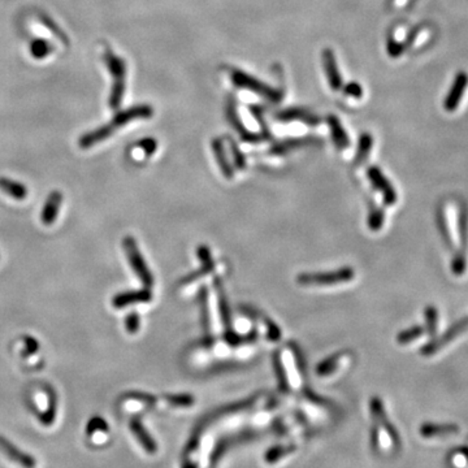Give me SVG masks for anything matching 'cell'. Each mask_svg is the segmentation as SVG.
<instances>
[{
    "mask_svg": "<svg viewBox=\"0 0 468 468\" xmlns=\"http://www.w3.org/2000/svg\"><path fill=\"white\" fill-rule=\"evenodd\" d=\"M467 268V262H466V256L463 252H456L453 258L452 262V271L456 276H462L466 272Z\"/></svg>",
    "mask_w": 468,
    "mask_h": 468,
    "instance_id": "obj_34",
    "label": "cell"
},
{
    "mask_svg": "<svg viewBox=\"0 0 468 468\" xmlns=\"http://www.w3.org/2000/svg\"><path fill=\"white\" fill-rule=\"evenodd\" d=\"M104 61L109 68L111 76L113 77V82H124L126 76V64L125 61L112 54L111 51L104 52Z\"/></svg>",
    "mask_w": 468,
    "mask_h": 468,
    "instance_id": "obj_19",
    "label": "cell"
},
{
    "mask_svg": "<svg viewBox=\"0 0 468 468\" xmlns=\"http://www.w3.org/2000/svg\"><path fill=\"white\" fill-rule=\"evenodd\" d=\"M197 256L201 259L202 265H212L214 263V259L211 256V252H210V249L207 246H203V245L199 246L197 249Z\"/></svg>",
    "mask_w": 468,
    "mask_h": 468,
    "instance_id": "obj_45",
    "label": "cell"
},
{
    "mask_svg": "<svg viewBox=\"0 0 468 468\" xmlns=\"http://www.w3.org/2000/svg\"><path fill=\"white\" fill-rule=\"evenodd\" d=\"M405 46L402 43H399L394 38H389L388 39V52L392 58H399L403 54Z\"/></svg>",
    "mask_w": 468,
    "mask_h": 468,
    "instance_id": "obj_40",
    "label": "cell"
},
{
    "mask_svg": "<svg viewBox=\"0 0 468 468\" xmlns=\"http://www.w3.org/2000/svg\"><path fill=\"white\" fill-rule=\"evenodd\" d=\"M198 302H199V309H201V323L202 329L205 333V342L211 345L214 342L211 337V315H210V306H208V291L205 287L201 288V291L198 294Z\"/></svg>",
    "mask_w": 468,
    "mask_h": 468,
    "instance_id": "obj_15",
    "label": "cell"
},
{
    "mask_svg": "<svg viewBox=\"0 0 468 468\" xmlns=\"http://www.w3.org/2000/svg\"><path fill=\"white\" fill-rule=\"evenodd\" d=\"M214 267H215V263H212V265H202V267H201L198 271H195V272H192L190 275H188V276L185 277V278L182 280V284H190L192 281H195L197 278H199V277L210 274V272L214 269Z\"/></svg>",
    "mask_w": 468,
    "mask_h": 468,
    "instance_id": "obj_36",
    "label": "cell"
},
{
    "mask_svg": "<svg viewBox=\"0 0 468 468\" xmlns=\"http://www.w3.org/2000/svg\"><path fill=\"white\" fill-rule=\"evenodd\" d=\"M140 326H141V319H140V315H138V313H135V312L129 313V315L126 316V319H125V328H126V331H128L129 333L134 335V333H137V332H138Z\"/></svg>",
    "mask_w": 468,
    "mask_h": 468,
    "instance_id": "obj_38",
    "label": "cell"
},
{
    "mask_svg": "<svg viewBox=\"0 0 468 468\" xmlns=\"http://www.w3.org/2000/svg\"><path fill=\"white\" fill-rule=\"evenodd\" d=\"M367 175L373 186L383 194L385 204L392 205L397 203V192L380 169L377 167H371L367 170Z\"/></svg>",
    "mask_w": 468,
    "mask_h": 468,
    "instance_id": "obj_8",
    "label": "cell"
},
{
    "mask_svg": "<svg viewBox=\"0 0 468 468\" xmlns=\"http://www.w3.org/2000/svg\"><path fill=\"white\" fill-rule=\"evenodd\" d=\"M232 80H233V84L237 87L250 90L252 93H256L258 96H263L267 100L280 102L282 98L281 93L276 89L265 85V82L256 80L255 77L249 76L242 71H234L232 74Z\"/></svg>",
    "mask_w": 468,
    "mask_h": 468,
    "instance_id": "obj_5",
    "label": "cell"
},
{
    "mask_svg": "<svg viewBox=\"0 0 468 468\" xmlns=\"http://www.w3.org/2000/svg\"><path fill=\"white\" fill-rule=\"evenodd\" d=\"M86 433L93 440L94 444H103L109 436V425L100 416H94L89 421Z\"/></svg>",
    "mask_w": 468,
    "mask_h": 468,
    "instance_id": "obj_18",
    "label": "cell"
},
{
    "mask_svg": "<svg viewBox=\"0 0 468 468\" xmlns=\"http://www.w3.org/2000/svg\"><path fill=\"white\" fill-rule=\"evenodd\" d=\"M230 148H232V153H233V155H234V161H236L237 168L245 169V167H246L245 156L241 153L240 148L237 147V144H234L233 141H230Z\"/></svg>",
    "mask_w": 468,
    "mask_h": 468,
    "instance_id": "obj_44",
    "label": "cell"
},
{
    "mask_svg": "<svg viewBox=\"0 0 468 468\" xmlns=\"http://www.w3.org/2000/svg\"><path fill=\"white\" fill-rule=\"evenodd\" d=\"M0 190L8 194L16 201H23L27 195V189L25 185L5 177H0Z\"/></svg>",
    "mask_w": 468,
    "mask_h": 468,
    "instance_id": "obj_23",
    "label": "cell"
},
{
    "mask_svg": "<svg viewBox=\"0 0 468 468\" xmlns=\"http://www.w3.org/2000/svg\"><path fill=\"white\" fill-rule=\"evenodd\" d=\"M214 288H215V291H216L217 306H219L221 322H223V325L225 328V333H230V332H233L230 309H229L228 300H227V296H225V290H224L223 282H221L220 278H215Z\"/></svg>",
    "mask_w": 468,
    "mask_h": 468,
    "instance_id": "obj_13",
    "label": "cell"
},
{
    "mask_svg": "<svg viewBox=\"0 0 468 468\" xmlns=\"http://www.w3.org/2000/svg\"><path fill=\"white\" fill-rule=\"evenodd\" d=\"M131 431L148 454H155L157 452V445L150 436V433L144 430V424L138 418H133L131 421Z\"/></svg>",
    "mask_w": 468,
    "mask_h": 468,
    "instance_id": "obj_16",
    "label": "cell"
},
{
    "mask_svg": "<svg viewBox=\"0 0 468 468\" xmlns=\"http://www.w3.org/2000/svg\"><path fill=\"white\" fill-rule=\"evenodd\" d=\"M0 452L7 456L10 460L23 466L24 468L36 467V459L23 450L17 449L12 443H10L5 437L0 436Z\"/></svg>",
    "mask_w": 468,
    "mask_h": 468,
    "instance_id": "obj_9",
    "label": "cell"
},
{
    "mask_svg": "<svg viewBox=\"0 0 468 468\" xmlns=\"http://www.w3.org/2000/svg\"><path fill=\"white\" fill-rule=\"evenodd\" d=\"M384 211L379 207H373L368 215V227L372 232H379L384 225Z\"/></svg>",
    "mask_w": 468,
    "mask_h": 468,
    "instance_id": "obj_32",
    "label": "cell"
},
{
    "mask_svg": "<svg viewBox=\"0 0 468 468\" xmlns=\"http://www.w3.org/2000/svg\"><path fill=\"white\" fill-rule=\"evenodd\" d=\"M289 346L293 350V355H294L296 364H297L300 372L302 373L300 376H304V373H306V366H304V364H306V363H304V358H303V355H302V353H300V348L296 345V342H289Z\"/></svg>",
    "mask_w": 468,
    "mask_h": 468,
    "instance_id": "obj_39",
    "label": "cell"
},
{
    "mask_svg": "<svg viewBox=\"0 0 468 468\" xmlns=\"http://www.w3.org/2000/svg\"><path fill=\"white\" fill-rule=\"evenodd\" d=\"M25 354L26 355H30V354H34L36 350H38V342L33 337H25Z\"/></svg>",
    "mask_w": 468,
    "mask_h": 468,
    "instance_id": "obj_46",
    "label": "cell"
},
{
    "mask_svg": "<svg viewBox=\"0 0 468 468\" xmlns=\"http://www.w3.org/2000/svg\"><path fill=\"white\" fill-rule=\"evenodd\" d=\"M458 212H459V208H456V204L452 201H445L438 208V215H437L438 228H440V233L444 238L446 246L450 250H456V245L459 242Z\"/></svg>",
    "mask_w": 468,
    "mask_h": 468,
    "instance_id": "obj_2",
    "label": "cell"
},
{
    "mask_svg": "<svg viewBox=\"0 0 468 468\" xmlns=\"http://www.w3.org/2000/svg\"><path fill=\"white\" fill-rule=\"evenodd\" d=\"M272 363H274V370H275L277 380H278V384H280V389L284 390V392H288V375H287V370H285V367H284V363H282L281 355H280L278 351H276V353L274 354V357H272Z\"/></svg>",
    "mask_w": 468,
    "mask_h": 468,
    "instance_id": "obj_28",
    "label": "cell"
},
{
    "mask_svg": "<svg viewBox=\"0 0 468 468\" xmlns=\"http://www.w3.org/2000/svg\"><path fill=\"white\" fill-rule=\"evenodd\" d=\"M458 234H459V243L463 249L467 247L468 241V211L465 204L459 207L458 212Z\"/></svg>",
    "mask_w": 468,
    "mask_h": 468,
    "instance_id": "obj_27",
    "label": "cell"
},
{
    "mask_svg": "<svg viewBox=\"0 0 468 468\" xmlns=\"http://www.w3.org/2000/svg\"><path fill=\"white\" fill-rule=\"evenodd\" d=\"M424 317H425L427 333L434 338L437 335V331H438V311L436 310V307L428 306L424 310Z\"/></svg>",
    "mask_w": 468,
    "mask_h": 468,
    "instance_id": "obj_29",
    "label": "cell"
},
{
    "mask_svg": "<svg viewBox=\"0 0 468 468\" xmlns=\"http://www.w3.org/2000/svg\"><path fill=\"white\" fill-rule=\"evenodd\" d=\"M122 246H124L125 252L128 255V259H129V263L132 265L134 274L138 276L146 288H151L154 285V276H153L150 268L146 265L144 256L140 252L135 240L131 236H128L122 241Z\"/></svg>",
    "mask_w": 468,
    "mask_h": 468,
    "instance_id": "obj_4",
    "label": "cell"
},
{
    "mask_svg": "<svg viewBox=\"0 0 468 468\" xmlns=\"http://www.w3.org/2000/svg\"><path fill=\"white\" fill-rule=\"evenodd\" d=\"M137 146L140 148H142L146 155H153L157 148V142H156L154 138H144V140H141Z\"/></svg>",
    "mask_w": 468,
    "mask_h": 468,
    "instance_id": "obj_42",
    "label": "cell"
},
{
    "mask_svg": "<svg viewBox=\"0 0 468 468\" xmlns=\"http://www.w3.org/2000/svg\"><path fill=\"white\" fill-rule=\"evenodd\" d=\"M459 432V428L454 424H423L421 428V436L424 438H437V437H449Z\"/></svg>",
    "mask_w": 468,
    "mask_h": 468,
    "instance_id": "obj_17",
    "label": "cell"
},
{
    "mask_svg": "<svg viewBox=\"0 0 468 468\" xmlns=\"http://www.w3.org/2000/svg\"><path fill=\"white\" fill-rule=\"evenodd\" d=\"M54 47L48 43L47 41L45 39H36L34 42H32L30 45V52L36 59H43L47 55L51 54V51Z\"/></svg>",
    "mask_w": 468,
    "mask_h": 468,
    "instance_id": "obj_31",
    "label": "cell"
},
{
    "mask_svg": "<svg viewBox=\"0 0 468 468\" xmlns=\"http://www.w3.org/2000/svg\"><path fill=\"white\" fill-rule=\"evenodd\" d=\"M353 278H355V271L351 267H344L333 272L300 274L297 277V282L303 287H331L345 284Z\"/></svg>",
    "mask_w": 468,
    "mask_h": 468,
    "instance_id": "obj_3",
    "label": "cell"
},
{
    "mask_svg": "<svg viewBox=\"0 0 468 468\" xmlns=\"http://www.w3.org/2000/svg\"><path fill=\"white\" fill-rule=\"evenodd\" d=\"M328 124H329V129L332 133V140L336 144L337 148L338 150H346L350 146V140H348V133L344 129L341 121L338 120L336 116H329Z\"/></svg>",
    "mask_w": 468,
    "mask_h": 468,
    "instance_id": "obj_20",
    "label": "cell"
},
{
    "mask_svg": "<svg viewBox=\"0 0 468 468\" xmlns=\"http://www.w3.org/2000/svg\"><path fill=\"white\" fill-rule=\"evenodd\" d=\"M423 335H424V328L421 326V325H415V326L408 328L406 331H402V332L397 336V342H398L399 345H408V344H411L412 341L421 338Z\"/></svg>",
    "mask_w": 468,
    "mask_h": 468,
    "instance_id": "obj_30",
    "label": "cell"
},
{
    "mask_svg": "<svg viewBox=\"0 0 468 468\" xmlns=\"http://www.w3.org/2000/svg\"><path fill=\"white\" fill-rule=\"evenodd\" d=\"M166 401L173 408H190L195 399L190 394H180V396H166Z\"/></svg>",
    "mask_w": 468,
    "mask_h": 468,
    "instance_id": "obj_33",
    "label": "cell"
},
{
    "mask_svg": "<svg viewBox=\"0 0 468 468\" xmlns=\"http://www.w3.org/2000/svg\"><path fill=\"white\" fill-rule=\"evenodd\" d=\"M41 20L43 21V24L46 25L47 26L48 29L55 34V36H58L60 41H63L65 45H68V38L65 36V34L61 32L60 29L56 26V25L54 24L48 17H46V16H42L41 17Z\"/></svg>",
    "mask_w": 468,
    "mask_h": 468,
    "instance_id": "obj_41",
    "label": "cell"
},
{
    "mask_svg": "<svg viewBox=\"0 0 468 468\" xmlns=\"http://www.w3.org/2000/svg\"><path fill=\"white\" fill-rule=\"evenodd\" d=\"M468 86V76L466 72H459L456 76L454 78V82L452 85L447 96L445 98L444 100V109L447 111V112H454L462 99H463V96H465V91L467 89Z\"/></svg>",
    "mask_w": 468,
    "mask_h": 468,
    "instance_id": "obj_7",
    "label": "cell"
},
{
    "mask_svg": "<svg viewBox=\"0 0 468 468\" xmlns=\"http://www.w3.org/2000/svg\"><path fill=\"white\" fill-rule=\"evenodd\" d=\"M153 115H154V109L147 104H141V106H135V107L126 109V111H121L112 120L109 121V124L82 135L81 140H80V147L81 148H90L94 144L109 140V137L112 135V133L116 132L118 129H120L121 126L126 125L128 122L141 120V119H150V118H153Z\"/></svg>",
    "mask_w": 468,
    "mask_h": 468,
    "instance_id": "obj_1",
    "label": "cell"
},
{
    "mask_svg": "<svg viewBox=\"0 0 468 468\" xmlns=\"http://www.w3.org/2000/svg\"><path fill=\"white\" fill-rule=\"evenodd\" d=\"M344 91L348 96H351L354 99H360L363 96V89L358 82H350L344 87Z\"/></svg>",
    "mask_w": 468,
    "mask_h": 468,
    "instance_id": "obj_43",
    "label": "cell"
},
{
    "mask_svg": "<svg viewBox=\"0 0 468 468\" xmlns=\"http://www.w3.org/2000/svg\"><path fill=\"white\" fill-rule=\"evenodd\" d=\"M61 201H63V195L59 192H51L48 195L43 211L41 214V220L45 225H52L56 221Z\"/></svg>",
    "mask_w": 468,
    "mask_h": 468,
    "instance_id": "obj_14",
    "label": "cell"
},
{
    "mask_svg": "<svg viewBox=\"0 0 468 468\" xmlns=\"http://www.w3.org/2000/svg\"><path fill=\"white\" fill-rule=\"evenodd\" d=\"M373 146V138L371 134L368 133H363L360 135L359 146H358V151H357V156L354 159V166H360L363 164L367 157L370 155L371 150H372Z\"/></svg>",
    "mask_w": 468,
    "mask_h": 468,
    "instance_id": "obj_25",
    "label": "cell"
},
{
    "mask_svg": "<svg viewBox=\"0 0 468 468\" xmlns=\"http://www.w3.org/2000/svg\"><path fill=\"white\" fill-rule=\"evenodd\" d=\"M468 329V317H463L462 320L456 322V324L452 325L449 331H446L444 335L438 338H432L430 344H427L424 348H421V354L423 357H432L437 351L450 345L456 338L463 335Z\"/></svg>",
    "mask_w": 468,
    "mask_h": 468,
    "instance_id": "obj_6",
    "label": "cell"
},
{
    "mask_svg": "<svg viewBox=\"0 0 468 468\" xmlns=\"http://www.w3.org/2000/svg\"><path fill=\"white\" fill-rule=\"evenodd\" d=\"M227 113H228V120L232 122V125L234 126V129L240 133L241 137H242L245 141H247V142H258V141H262V140H263L260 135L252 134V133L247 132V131L245 129V126H243L242 121L240 120V116H238V113H237V111H236V107H234V103H233V102L229 103Z\"/></svg>",
    "mask_w": 468,
    "mask_h": 468,
    "instance_id": "obj_21",
    "label": "cell"
},
{
    "mask_svg": "<svg viewBox=\"0 0 468 468\" xmlns=\"http://www.w3.org/2000/svg\"><path fill=\"white\" fill-rule=\"evenodd\" d=\"M371 412H372L373 419L377 421L379 425H381L384 428L385 433L390 437L393 444L399 446L401 445L399 434L397 432L396 428L390 424V421H388L386 412H385L384 408H383V402L380 401V398L373 397L372 399H371Z\"/></svg>",
    "mask_w": 468,
    "mask_h": 468,
    "instance_id": "obj_11",
    "label": "cell"
},
{
    "mask_svg": "<svg viewBox=\"0 0 468 468\" xmlns=\"http://www.w3.org/2000/svg\"><path fill=\"white\" fill-rule=\"evenodd\" d=\"M212 151H214V155H215V159H216L217 164L220 167L221 173L224 175L225 179L232 180L233 179V169H232L230 164H229L228 159L225 157L223 144L219 140H214V142H212Z\"/></svg>",
    "mask_w": 468,
    "mask_h": 468,
    "instance_id": "obj_24",
    "label": "cell"
},
{
    "mask_svg": "<svg viewBox=\"0 0 468 468\" xmlns=\"http://www.w3.org/2000/svg\"><path fill=\"white\" fill-rule=\"evenodd\" d=\"M322 56H323V64H324L325 73H326L329 86H331L332 90L338 91L339 89H342L344 84H342V78H341V74L338 71L335 52L331 48H325Z\"/></svg>",
    "mask_w": 468,
    "mask_h": 468,
    "instance_id": "obj_12",
    "label": "cell"
},
{
    "mask_svg": "<svg viewBox=\"0 0 468 468\" xmlns=\"http://www.w3.org/2000/svg\"><path fill=\"white\" fill-rule=\"evenodd\" d=\"M277 119L281 121L302 120L310 126H316L319 124V118L302 109H287L277 115Z\"/></svg>",
    "mask_w": 468,
    "mask_h": 468,
    "instance_id": "obj_22",
    "label": "cell"
},
{
    "mask_svg": "<svg viewBox=\"0 0 468 468\" xmlns=\"http://www.w3.org/2000/svg\"><path fill=\"white\" fill-rule=\"evenodd\" d=\"M293 450H294V447H287V449H285V447H276V449H272V450H269V452L267 453V456H265V462H267V463H275L276 460L280 459V456H287L289 453H291Z\"/></svg>",
    "mask_w": 468,
    "mask_h": 468,
    "instance_id": "obj_37",
    "label": "cell"
},
{
    "mask_svg": "<svg viewBox=\"0 0 468 468\" xmlns=\"http://www.w3.org/2000/svg\"><path fill=\"white\" fill-rule=\"evenodd\" d=\"M151 300H153V294L148 288L131 290V291H124L115 296L112 300V306L116 309H124L135 303H147Z\"/></svg>",
    "mask_w": 468,
    "mask_h": 468,
    "instance_id": "obj_10",
    "label": "cell"
},
{
    "mask_svg": "<svg viewBox=\"0 0 468 468\" xmlns=\"http://www.w3.org/2000/svg\"><path fill=\"white\" fill-rule=\"evenodd\" d=\"M342 357H344V353H336V354L325 358L323 361H320L319 366L316 367L317 376L324 377V376H329V375L335 372L339 366V360L342 359Z\"/></svg>",
    "mask_w": 468,
    "mask_h": 468,
    "instance_id": "obj_26",
    "label": "cell"
},
{
    "mask_svg": "<svg viewBox=\"0 0 468 468\" xmlns=\"http://www.w3.org/2000/svg\"><path fill=\"white\" fill-rule=\"evenodd\" d=\"M263 322H265V328H267V337L271 341H278L281 338V331L280 328L275 324V322L267 316H262Z\"/></svg>",
    "mask_w": 468,
    "mask_h": 468,
    "instance_id": "obj_35",
    "label": "cell"
}]
</instances>
